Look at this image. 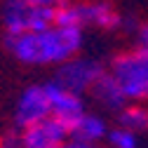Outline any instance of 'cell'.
<instances>
[{
  "instance_id": "cell-12",
  "label": "cell",
  "mask_w": 148,
  "mask_h": 148,
  "mask_svg": "<svg viewBox=\"0 0 148 148\" xmlns=\"http://www.w3.org/2000/svg\"><path fill=\"white\" fill-rule=\"evenodd\" d=\"M118 122L122 127H129L132 132H146L148 129V106L143 101H127L118 110Z\"/></svg>"
},
{
  "instance_id": "cell-15",
  "label": "cell",
  "mask_w": 148,
  "mask_h": 148,
  "mask_svg": "<svg viewBox=\"0 0 148 148\" xmlns=\"http://www.w3.org/2000/svg\"><path fill=\"white\" fill-rule=\"evenodd\" d=\"M136 42H139L141 47H148V21L139 26V31H136Z\"/></svg>"
},
{
  "instance_id": "cell-18",
  "label": "cell",
  "mask_w": 148,
  "mask_h": 148,
  "mask_svg": "<svg viewBox=\"0 0 148 148\" xmlns=\"http://www.w3.org/2000/svg\"><path fill=\"white\" fill-rule=\"evenodd\" d=\"M108 148H113V146H108Z\"/></svg>"
},
{
  "instance_id": "cell-19",
  "label": "cell",
  "mask_w": 148,
  "mask_h": 148,
  "mask_svg": "<svg viewBox=\"0 0 148 148\" xmlns=\"http://www.w3.org/2000/svg\"><path fill=\"white\" fill-rule=\"evenodd\" d=\"M59 3H61V0H59Z\"/></svg>"
},
{
  "instance_id": "cell-6",
  "label": "cell",
  "mask_w": 148,
  "mask_h": 148,
  "mask_svg": "<svg viewBox=\"0 0 148 148\" xmlns=\"http://www.w3.org/2000/svg\"><path fill=\"white\" fill-rule=\"evenodd\" d=\"M52 115V101L47 85H28L14 106V125L16 129H24L33 122H38L42 118Z\"/></svg>"
},
{
  "instance_id": "cell-2",
  "label": "cell",
  "mask_w": 148,
  "mask_h": 148,
  "mask_svg": "<svg viewBox=\"0 0 148 148\" xmlns=\"http://www.w3.org/2000/svg\"><path fill=\"white\" fill-rule=\"evenodd\" d=\"M129 101H148V47L136 45L129 52H120L108 68Z\"/></svg>"
},
{
  "instance_id": "cell-4",
  "label": "cell",
  "mask_w": 148,
  "mask_h": 148,
  "mask_svg": "<svg viewBox=\"0 0 148 148\" xmlns=\"http://www.w3.org/2000/svg\"><path fill=\"white\" fill-rule=\"evenodd\" d=\"M78 118L47 115V118H42L38 122H33V125L19 129L21 148H57V146H61L64 141L71 139Z\"/></svg>"
},
{
  "instance_id": "cell-13",
  "label": "cell",
  "mask_w": 148,
  "mask_h": 148,
  "mask_svg": "<svg viewBox=\"0 0 148 148\" xmlns=\"http://www.w3.org/2000/svg\"><path fill=\"white\" fill-rule=\"evenodd\" d=\"M106 139H108V146H113V148H136L139 146L136 132H132L129 127H122V125L110 129L106 134Z\"/></svg>"
},
{
  "instance_id": "cell-11",
  "label": "cell",
  "mask_w": 148,
  "mask_h": 148,
  "mask_svg": "<svg viewBox=\"0 0 148 148\" xmlns=\"http://www.w3.org/2000/svg\"><path fill=\"white\" fill-rule=\"evenodd\" d=\"M54 24L59 26H75V28H87V5L82 0H61L57 3V14Z\"/></svg>"
},
{
  "instance_id": "cell-7",
  "label": "cell",
  "mask_w": 148,
  "mask_h": 148,
  "mask_svg": "<svg viewBox=\"0 0 148 148\" xmlns=\"http://www.w3.org/2000/svg\"><path fill=\"white\" fill-rule=\"evenodd\" d=\"M49 92V101H52V115L59 118H78L85 113V101L82 94L73 92L68 87H61L59 82H45Z\"/></svg>"
},
{
  "instance_id": "cell-9",
  "label": "cell",
  "mask_w": 148,
  "mask_h": 148,
  "mask_svg": "<svg viewBox=\"0 0 148 148\" xmlns=\"http://www.w3.org/2000/svg\"><path fill=\"white\" fill-rule=\"evenodd\" d=\"M85 5H87V24L89 26H97L101 31H118L122 26L120 12L106 0H94V3H85Z\"/></svg>"
},
{
  "instance_id": "cell-3",
  "label": "cell",
  "mask_w": 148,
  "mask_h": 148,
  "mask_svg": "<svg viewBox=\"0 0 148 148\" xmlns=\"http://www.w3.org/2000/svg\"><path fill=\"white\" fill-rule=\"evenodd\" d=\"M57 5H35L28 0H5L3 5V28L10 35L31 33L54 26Z\"/></svg>"
},
{
  "instance_id": "cell-14",
  "label": "cell",
  "mask_w": 148,
  "mask_h": 148,
  "mask_svg": "<svg viewBox=\"0 0 148 148\" xmlns=\"http://www.w3.org/2000/svg\"><path fill=\"white\" fill-rule=\"evenodd\" d=\"M0 148H21L19 132H5V134H0Z\"/></svg>"
},
{
  "instance_id": "cell-17",
  "label": "cell",
  "mask_w": 148,
  "mask_h": 148,
  "mask_svg": "<svg viewBox=\"0 0 148 148\" xmlns=\"http://www.w3.org/2000/svg\"><path fill=\"white\" fill-rule=\"evenodd\" d=\"M28 3H35V5H57L59 0H28Z\"/></svg>"
},
{
  "instance_id": "cell-1",
  "label": "cell",
  "mask_w": 148,
  "mask_h": 148,
  "mask_svg": "<svg viewBox=\"0 0 148 148\" xmlns=\"http://www.w3.org/2000/svg\"><path fill=\"white\" fill-rule=\"evenodd\" d=\"M85 28L54 24L31 33H5V47L16 61L26 66H59L78 57L85 42Z\"/></svg>"
},
{
  "instance_id": "cell-16",
  "label": "cell",
  "mask_w": 148,
  "mask_h": 148,
  "mask_svg": "<svg viewBox=\"0 0 148 148\" xmlns=\"http://www.w3.org/2000/svg\"><path fill=\"white\" fill-rule=\"evenodd\" d=\"M57 148H94L92 143H85V141H78V139H68V141H64L61 146H57Z\"/></svg>"
},
{
  "instance_id": "cell-8",
  "label": "cell",
  "mask_w": 148,
  "mask_h": 148,
  "mask_svg": "<svg viewBox=\"0 0 148 148\" xmlns=\"http://www.w3.org/2000/svg\"><path fill=\"white\" fill-rule=\"evenodd\" d=\"M92 94H94L108 110H120V108L129 101V99L125 97V92H122V85L118 82V78H115L110 71H106L103 75L94 82Z\"/></svg>"
},
{
  "instance_id": "cell-10",
  "label": "cell",
  "mask_w": 148,
  "mask_h": 148,
  "mask_svg": "<svg viewBox=\"0 0 148 148\" xmlns=\"http://www.w3.org/2000/svg\"><path fill=\"white\" fill-rule=\"evenodd\" d=\"M106 134H108L106 120L85 110V113L78 118L75 127H73L71 139H78V141H85V143H92V146H94V143H99L101 139H106Z\"/></svg>"
},
{
  "instance_id": "cell-5",
  "label": "cell",
  "mask_w": 148,
  "mask_h": 148,
  "mask_svg": "<svg viewBox=\"0 0 148 148\" xmlns=\"http://www.w3.org/2000/svg\"><path fill=\"white\" fill-rule=\"evenodd\" d=\"M106 73V68L99 61L92 59H80L73 57L64 64L57 66V73H54V82H59L61 87H68L78 94H85V92H92L94 82Z\"/></svg>"
}]
</instances>
